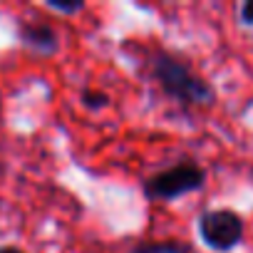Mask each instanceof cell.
<instances>
[{"label":"cell","instance_id":"5b68a950","mask_svg":"<svg viewBox=\"0 0 253 253\" xmlns=\"http://www.w3.org/2000/svg\"><path fill=\"white\" fill-rule=\"evenodd\" d=\"M129 253H196L191 243L179 238H164V241H139L132 246Z\"/></svg>","mask_w":253,"mask_h":253},{"label":"cell","instance_id":"277c9868","mask_svg":"<svg viewBox=\"0 0 253 253\" xmlns=\"http://www.w3.org/2000/svg\"><path fill=\"white\" fill-rule=\"evenodd\" d=\"M18 40L28 50L45 55V57H50L60 50V38H57L55 28L50 23H42V20H23L18 25Z\"/></svg>","mask_w":253,"mask_h":253},{"label":"cell","instance_id":"ba28073f","mask_svg":"<svg viewBox=\"0 0 253 253\" xmlns=\"http://www.w3.org/2000/svg\"><path fill=\"white\" fill-rule=\"evenodd\" d=\"M238 23L248 30H253V0H246V3L238 5Z\"/></svg>","mask_w":253,"mask_h":253},{"label":"cell","instance_id":"52a82bcc","mask_svg":"<svg viewBox=\"0 0 253 253\" xmlns=\"http://www.w3.org/2000/svg\"><path fill=\"white\" fill-rule=\"evenodd\" d=\"M50 10L60 13V15H77L84 10V3L82 0H47L45 3Z\"/></svg>","mask_w":253,"mask_h":253},{"label":"cell","instance_id":"3957f363","mask_svg":"<svg viewBox=\"0 0 253 253\" xmlns=\"http://www.w3.org/2000/svg\"><path fill=\"white\" fill-rule=\"evenodd\" d=\"M196 233L206 248L216 253H231L243 243L246 221L233 209H209L196 218Z\"/></svg>","mask_w":253,"mask_h":253},{"label":"cell","instance_id":"8992f818","mask_svg":"<svg viewBox=\"0 0 253 253\" xmlns=\"http://www.w3.org/2000/svg\"><path fill=\"white\" fill-rule=\"evenodd\" d=\"M80 102H82V107H87L89 112H102V109H107V107L112 104L109 94L102 92V89H82V92H80Z\"/></svg>","mask_w":253,"mask_h":253},{"label":"cell","instance_id":"7a4b0ae2","mask_svg":"<svg viewBox=\"0 0 253 253\" xmlns=\"http://www.w3.org/2000/svg\"><path fill=\"white\" fill-rule=\"evenodd\" d=\"M206 186V169L196 162H176L162 171H154L142 181V191L149 201H179Z\"/></svg>","mask_w":253,"mask_h":253},{"label":"cell","instance_id":"6da1fadb","mask_svg":"<svg viewBox=\"0 0 253 253\" xmlns=\"http://www.w3.org/2000/svg\"><path fill=\"white\" fill-rule=\"evenodd\" d=\"M149 75L159 92L181 107H211L216 104L213 84L194 70L189 60L176 52L157 50L149 55Z\"/></svg>","mask_w":253,"mask_h":253},{"label":"cell","instance_id":"9c48e42d","mask_svg":"<svg viewBox=\"0 0 253 253\" xmlns=\"http://www.w3.org/2000/svg\"><path fill=\"white\" fill-rule=\"evenodd\" d=\"M0 253H25V251H20L15 246H0Z\"/></svg>","mask_w":253,"mask_h":253}]
</instances>
